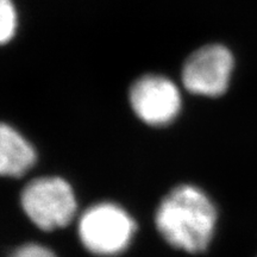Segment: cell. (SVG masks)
<instances>
[{"instance_id":"obj_7","label":"cell","mask_w":257,"mask_h":257,"mask_svg":"<svg viewBox=\"0 0 257 257\" xmlns=\"http://www.w3.org/2000/svg\"><path fill=\"white\" fill-rule=\"evenodd\" d=\"M17 29V14L11 0H0V44L14 37Z\"/></svg>"},{"instance_id":"obj_2","label":"cell","mask_w":257,"mask_h":257,"mask_svg":"<svg viewBox=\"0 0 257 257\" xmlns=\"http://www.w3.org/2000/svg\"><path fill=\"white\" fill-rule=\"evenodd\" d=\"M136 224L123 208L111 202L89 207L79 221V236L85 248L99 256L123 252L133 239Z\"/></svg>"},{"instance_id":"obj_3","label":"cell","mask_w":257,"mask_h":257,"mask_svg":"<svg viewBox=\"0 0 257 257\" xmlns=\"http://www.w3.org/2000/svg\"><path fill=\"white\" fill-rule=\"evenodd\" d=\"M21 202L28 217L44 231L67 226L76 211L73 189L60 178L32 180L22 192Z\"/></svg>"},{"instance_id":"obj_8","label":"cell","mask_w":257,"mask_h":257,"mask_svg":"<svg viewBox=\"0 0 257 257\" xmlns=\"http://www.w3.org/2000/svg\"><path fill=\"white\" fill-rule=\"evenodd\" d=\"M9 257H56L50 249L38 244H25L10 253Z\"/></svg>"},{"instance_id":"obj_6","label":"cell","mask_w":257,"mask_h":257,"mask_svg":"<svg viewBox=\"0 0 257 257\" xmlns=\"http://www.w3.org/2000/svg\"><path fill=\"white\" fill-rule=\"evenodd\" d=\"M36 162V153L21 134L0 123V175L19 178Z\"/></svg>"},{"instance_id":"obj_4","label":"cell","mask_w":257,"mask_h":257,"mask_svg":"<svg viewBox=\"0 0 257 257\" xmlns=\"http://www.w3.org/2000/svg\"><path fill=\"white\" fill-rule=\"evenodd\" d=\"M233 67V55L226 47L221 44L201 47L184 64L185 88L198 95H223L229 88Z\"/></svg>"},{"instance_id":"obj_5","label":"cell","mask_w":257,"mask_h":257,"mask_svg":"<svg viewBox=\"0 0 257 257\" xmlns=\"http://www.w3.org/2000/svg\"><path fill=\"white\" fill-rule=\"evenodd\" d=\"M130 102L135 113L154 126L172 123L181 110V96L176 85L160 75L138 79L130 89Z\"/></svg>"},{"instance_id":"obj_1","label":"cell","mask_w":257,"mask_h":257,"mask_svg":"<svg viewBox=\"0 0 257 257\" xmlns=\"http://www.w3.org/2000/svg\"><path fill=\"white\" fill-rule=\"evenodd\" d=\"M217 208L201 189L180 185L161 201L156 226L163 238L189 253L207 250L217 224Z\"/></svg>"}]
</instances>
